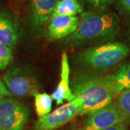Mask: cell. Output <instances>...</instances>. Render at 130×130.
<instances>
[{
  "label": "cell",
  "instance_id": "1",
  "mask_svg": "<svg viewBox=\"0 0 130 130\" xmlns=\"http://www.w3.org/2000/svg\"><path fill=\"white\" fill-rule=\"evenodd\" d=\"M71 89L82 103V115L108 106L116 96L106 75L79 74L72 80Z\"/></svg>",
  "mask_w": 130,
  "mask_h": 130
},
{
  "label": "cell",
  "instance_id": "2",
  "mask_svg": "<svg viewBox=\"0 0 130 130\" xmlns=\"http://www.w3.org/2000/svg\"><path fill=\"white\" fill-rule=\"evenodd\" d=\"M119 30V18L113 12H84L80 15L77 30L64 42L80 44L101 39L113 38Z\"/></svg>",
  "mask_w": 130,
  "mask_h": 130
},
{
  "label": "cell",
  "instance_id": "3",
  "mask_svg": "<svg viewBox=\"0 0 130 130\" xmlns=\"http://www.w3.org/2000/svg\"><path fill=\"white\" fill-rule=\"evenodd\" d=\"M129 51V47L122 43L108 42L84 49L77 55L76 59L82 67L103 71L125 59Z\"/></svg>",
  "mask_w": 130,
  "mask_h": 130
},
{
  "label": "cell",
  "instance_id": "4",
  "mask_svg": "<svg viewBox=\"0 0 130 130\" xmlns=\"http://www.w3.org/2000/svg\"><path fill=\"white\" fill-rule=\"evenodd\" d=\"M3 81L9 92L18 97L35 96L39 92V84L36 77L22 67H12L7 70Z\"/></svg>",
  "mask_w": 130,
  "mask_h": 130
},
{
  "label": "cell",
  "instance_id": "5",
  "mask_svg": "<svg viewBox=\"0 0 130 130\" xmlns=\"http://www.w3.org/2000/svg\"><path fill=\"white\" fill-rule=\"evenodd\" d=\"M28 118L25 105L11 97L0 100V130H23Z\"/></svg>",
  "mask_w": 130,
  "mask_h": 130
},
{
  "label": "cell",
  "instance_id": "6",
  "mask_svg": "<svg viewBox=\"0 0 130 130\" xmlns=\"http://www.w3.org/2000/svg\"><path fill=\"white\" fill-rule=\"evenodd\" d=\"M79 115H82V103L74 98L53 112L39 118L34 127L36 130H55Z\"/></svg>",
  "mask_w": 130,
  "mask_h": 130
},
{
  "label": "cell",
  "instance_id": "7",
  "mask_svg": "<svg viewBox=\"0 0 130 130\" xmlns=\"http://www.w3.org/2000/svg\"><path fill=\"white\" fill-rule=\"evenodd\" d=\"M88 115L83 130H102L119 123L129 121L116 103H111Z\"/></svg>",
  "mask_w": 130,
  "mask_h": 130
},
{
  "label": "cell",
  "instance_id": "8",
  "mask_svg": "<svg viewBox=\"0 0 130 130\" xmlns=\"http://www.w3.org/2000/svg\"><path fill=\"white\" fill-rule=\"evenodd\" d=\"M59 0H30L29 18L32 28L39 31L49 23Z\"/></svg>",
  "mask_w": 130,
  "mask_h": 130
},
{
  "label": "cell",
  "instance_id": "9",
  "mask_svg": "<svg viewBox=\"0 0 130 130\" xmlns=\"http://www.w3.org/2000/svg\"><path fill=\"white\" fill-rule=\"evenodd\" d=\"M79 18L77 16L58 15L51 17L48 25V39H64L77 30Z\"/></svg>",
  "mask_w": 130,
  "mask_h": 130
},
{
  "label": "cell",
  "instance_id": "10",
  "mask_svg": "<svg viewBox=\"0 0 130 130\" xmlns=\"http://www.w3.org/2000/svg\"><path fill=\"white\" fill-rule=\"evenodd\" d=\"M19 40V24L9 10H0V43L13 48Z\"/></svg>",
  "mask_w": 130,
  "mask_h": 130
},
{
  "label": "cell",
  "instance_id": "11",
  "mask_svg": "<svg viewBox=\"0 0 130 130\" xmlns=\"http://www.w3.org/2000/svg\"><path fill=\"white\" fill-rule=\"evenodd\" d=\"M70 68L68 56L67 53L64 51L61 54V58L60 80L55 90L51 95L53 100L56 101L57 105L63 103L64 101H71L75 98L70 85Z\"/></svg>",
  "mask_w": 130,
  "mask_h": 130
},
{
  "label": "cell",
  "instance_id": "12",
  "mask_svg": "<svg viewBox=\"0 0 130 130\" xmlns=\"http://www.w3.org/2000/svg\"><path fill=\"white\" fill-rule=\"evenodd\" d=\"M115 95L130 89V64L121 66L115 72L106 75Z\"/></svg>",
  "mask_w": 130,
  "mask_h": 130
},
{
  "label": "cell",
  "instance_id": "13",
  "mask_svg": "<svg viewBox=\"0 0 130 130\" xmlns=\"http://www.w3.org/2000/svg\"><path fill=\"white\" fill-rule=\"evenodd\" d=\"M83 12V7L79 0H59L51 17L58 15L76 16Z\"/></svg>",
  "mask_w": 130,
  "mask_h": 130
},
{
  "label": "cell",
  "instance_id": "14",
  "mask_svg": "<svg viewBox=\"0 0 130 130\" xmlns=\"http://www.w3.org/2000/svg\"><path fill=\"white\" fill-rule=\"evenodd\" d=\"M35 107L38 116L42 118L48 114L52 108L53 98L47 93H38L35 96Z\"/></svg>",
  "mask_w": 130,
  "mask_h": 130
},
{
  "label": "cell",
  "instance_id": "15",
  "mask_svg": "<svg viewBox=\"0 0 130 130\" xmlns=\"http://www.w3.org/2000/svg\"><path fill=\"white\" fill-rule=\"evenodd\" d=\"M116 104L130 121V89L125 90L118 95Z\"/></svg>",
  "mask_w": 130,
  "mask_h": 130
},
{
  "label": "cell",
  "instance_id": "16",
  "mask_svg": "<svg viewBox=\"0 0 130 130\" xmlns=\"http://www.w3.org/2000/svg\"><path fill=\"white\" fill-rule=\"evenodd\" d=\"M13 59L12 50L0 43V70H5Z\"/></svg>",
  "mask_w": 130,
  "mask_h": 130
},
{
  "label": "cell",
  "instance_id": "17",
  "mask_svg": "<svg viewBox=\"0 0 130 130\" xmlns=\"http://www.w3.org/2000/svg\"><path fill=\"white\" fill-rule=\"evenodd\" d=\"M91 6L97 9H104L117 0H86Z\"/></svg>",
  "mask_w": 130,
  "mask_h": 130
},
{
  "label": "cell",
  "instance_id": "18",
  "mask_svg": "<svg viewBox=\"0 0 130 130\" xmlns=\"http://www.w3.org/2000/svg\"><path fill=\"white\" fill-rule=\"evenodd\" d=\"M117 9L121 14L130 15V0H119Z\"/></svg>",
  "mask_w": 130,
  "mask_h": 130
},
{
  "label": "cell",
  "instance_id": "19",
  "mask_svg": "<svg viewBox=\"0 0 130 130\" xmlns=\"http://www.w3.org/2000/svg\"><path fill=\"white\" fill-rule=\"evenodd\" d=\"M12 94L9 92V90L7 88L4 81L0 79V100L3 99L5 98L12 97Z\"/></svg>",
  "mask_w": 130,
  "mask_h": 130
},
{
  "label": "cell",
  "instance_id": "20",
  "mask_svg": "<svg viewBox=\"0 0 130 130\" xmlns=\"http://www.w3.org/2000/svg\"><path fill=\"white\" fill-rule=\"evenodd\" d=\"M102 130H126V122L119 123L111 126L107 127Z\"/></svg>",
  "mask_w": 130,
  "mask_h": 130
},
{
  "label": "cell",
  "instance_id": "21",
  "mask_svg": "<svg viewBox=\"0 0 130 130\" xmlns=\"http://www.w3.org/2000/svg\"><path fill=\"white\" fill-rule=\"evenodd\" d=\"M9 2L14 6H20V5H23L26 2V0H9Z\"/></svg>",
  "mask_w": 130,
  "mask_h": 130
},
{
  "label": "cell",
  "instance_id": "22",
  "mask_svg": "<svg viewBox=\"0 0 130 130\" xmlns=\"http://www.w3.org/2000/svg\"><path fill=\"white\" fill-rule=\"evenodd\" d=\"M129 35H130V29H129Z\"/></svg>",
  "mask_w": 130,
  "mask_h": 130
}]
</instances>
